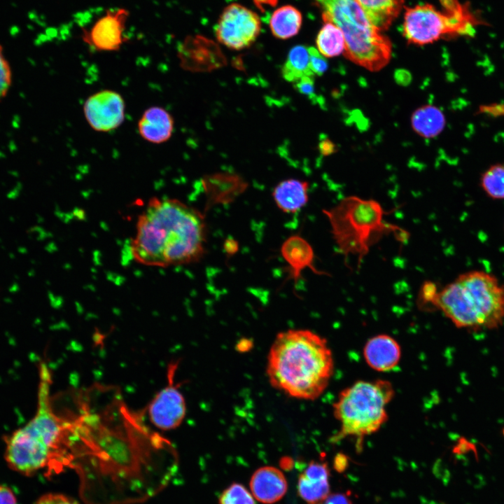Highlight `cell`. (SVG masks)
<instances>
[{
  "instance_id": "4dcf8cb0",
  "label": "cell",
  "mask_w": 504,
  "mask_h": 504,
  "mask_svg": "<svg viewBox=\"0 0 504 504\" xmlns=\"http://www.w3.org/2000/svg\"><path fill=\"white\" fill-rule=\"evenodd\" d=\"M34 504H79L74 498L58 493H48L38 498Z\"/></svg>"
},
{
  "instance_id": "3957f363",
  "label": "cell",
  "mask_w": 504,
  "mask_h": 504,
  "mask_svg": "<svg viewBox=\"0 0 504 504\" xmlns=\"http://www.w3.org/2000/svg\"><path fill=\"white\" fill-rule=\"evenodd\" d=\"M38 370L35 414L22 427L4 438L8 466L25 476L43 470L49 476L70 468L67 423L54 405L50 370L46 363H41Z\"/></svg>"
},
{
  "instance_id": "484cf974",
  "label": "cell",
  "mask_w": 504,
  "mask_h": 504,
  "mask_svg": "<svg viewBox=\"0 0 504 504\" xmlns=\"http://www.w3.org/2000/svg\"><path fill=\"white\" fill-rule=\"evenodd\" d=\"M316 43L320 53L326 57L338 56L344 51L343 34L331 22L324 24L317 35Z\"/></svg>"
},
{
  "instance_id": "5b68a950",
  "label": "cell",
  "mask_w": 504,
  "mask_h": 504,
  "mask_svg": "<svg viewBox=\"0 0 504 504\" xmlns=\"http://www.w3.org/2000/svg\"><path fill=\"white\" fill-rule=\"evenodd\" d=\"M431 307L458 328L494 329L504 321V285L485 271H468L438 290Z\"/></svg>"
},
{
  "instance_id": "5bb4252c",
  "label": "cell",
  "mask_w": 504,
  "mask_h": 504,
  "mask_svg": "<svg viewBox=\"0 0 504 504\" xmlns=\"http://www.w3.org/2000/svg\"><path fill=\"white\" fill-rule=\"evenodd\" d=\"M180 65L192 72H206L226 64L219 46L200 35L187 36L178 46Z\"/></svg>"
},
{
  "instance_id": "7402d4cb",
  "label": "cell",
  "mask_w": 504,
  "mask_h": 504,
  "mask_svg": "<svg viewBox=\"0 0 504 504\" xmlns=\"http://www.w3.org/2000/svg\"><path fill=\"white\" fill-rule=\"evenodd\" d=\"M370 21L379 30L388 29L400 13L404 0H356Z\"/></svg>"
},
{
  "instance_id": "44dd1931",
  "label": "cell",
  "mask_w": 504,
  "mask_h": 504,
  "mask_svg": "<svg viewBox=\"0 0 504 504\" xmlns=\"http://www.w3.org/2000/svg\"><path fill=\"white\" fill-rule=\"evenodd\" d=\"M308 190V182L290 178L279 183L272 192V197L281 211L295 214L307 204Z\"/></svg>"
},
{
  "instance_id": "f35d334b",
  "label": "cell",
  "mask_w": 504,
  "mask_h": 504,
  "mask_svg": "<svg viewBox=\"0 0 504 504\" xmlns=\"http://www.w3.org/2000/svg\"><path fill=\"white\" fill-rule=\"evenodd\" d=\"M503 435H504V429H503Z\"/></svg>"
},
{
  "instance_id": "ac0fdd59",
  "label": "cell",
  "mask_w": 504,
  "mask_h": 504,
  "mask_svg": "<svg viewBox=\"0 0 504 504\" xmlns=\"http://www.w3.org/2000/svg\"><path fill=\"white\" fill-rule=\"evenodd\" d=\"M202 182L207 197V207L234 201L247 187L246 182L241 176L231 173L207 175Z\"/></svg>"
},
{
  "instance_id": "e575fe53",
  "label": "cell",
  "mask_w": 504,
  "mask_h": 504,
  "mask_svg": "<svg viewBox=\"0 0 504 504\" xmlns=\"http://www.w3.org/2000/svg\"><path fill=\"white\" fill-rule=\"evenodd\" d=\"M319 504H353L349 496L342 493L329 494Z\"/></svg>"
},
{
  "instance_id": "52a82bcc",
  "label": "cell",
  "mask_w": 504,
  "mask_h": 504,
  "mask_svg": "<svg viewBox=\"0 0 504 504\" xmlns=\"http://www.w3.org/2000/svg\"><path fill=\"white\" fill-rule=\"evenodd\" d=\"M323 213L338 251L345 257L356 256L359 263L384 235L402 231L384 220L385 211L374 200L349 196Z\"/></svg>"
},
{
  "instance_id": "9a60e30c",
  "label": "cell",
  "mask_w": 504,
  "mask_h": 504,
  "mask_svg": "<svg viewBox=\"0 0 504 504\" xmlns=\"http://www.w3.org/2000/svg\"><path fill=\"white\" fill-rule=\"evenodd\" d=\"M363 356L366 363L374 370L388 372L399 363L401 349L393 337L386 334H380L370 337L366 342Z\"/></svg>"
},
{
  "instance_id": "8fae6325",
  "label": "cell",
  "mask_w": 504,
  "mask_h": 504,
  "mask_svg": "<svg viewBox=\"0 0 504 504\" xmlns=\"http://www.w3.org/2000/svg\"><path fill=\"white\" fill-rule=\"evenodd\" d=\"M261 23L258 15L239 4L226 6L214 27L218 41L232 50L251 46L258 36Z\"/></svg>"
},
{
  "instance_id": "4316f807",
  "label": "cell",
  "mask_w": 504,
  "mask_h": 504,
  "mask_svg": "<svg viewBox=\"0 0 504 504\" xmlns=\"http://www.w3.org/2000/svg\"><path fill=\"white\" fill-rule=\"evenodd\" d=\"M481 186L486 194L496 200L504 199V164H496L482 174Z\"/></svg>"
},
{
  "instance_id": "8992f818",
  "label": "cell",
  "mask_w": 504,
  "mask_h": 504,
  "mask_svg": "<svg viewBox=\"0 0 504 504\" xmlns=\"http://www.w3.org/2000/svg\"><path fill=\"white\" fill-rule=\"evenodd\" d=\"M325 22L342 31L344 55L370 71H378L390 62L392 44L368 19L356 0H314Z\"/></svg>"
},
{
  "instance_id": "f1b7e54d",
  "label": "cell",
  "mask_w": 504,
  "mask_h": 504,
  "mask_svg": "<svg viewBox=\"0 0 504 504\" xmlns=\"http://www.w3.org/2000/svg\"><path fill=\"white\" fill-rule=\"evenodd\" d=\"M12 73L10 65L6 59L0 46V99L6 96L10 89Z\"/></svg>"
},
{
  "instance_id": "83f0119b",
  "label": "cell",
  "mask_w": 504,
  "mask_h": 504,
  "mask_svg": "<svg viewBox=\"0 0 504 504\" xmlns=\"http://www.w3.org/2000/svg\"><path fill=\"white\" fill-rule=\"evenodd\" d=\"M254 497L241 484L232 483L218 498L219 504H255Z\"/></svg>"
},
{
  "instance_id": "d4e9b609",
  "label": "cell",
  "mask_w": 504,
  "mask_h": 504,
  "mask_svg": "<svg viewBox=\"0 0 504 504\" xmlns=\"http://www.w3.org/2000/svg\"><path fill=\"white\" fill-rule=\"evenodd\" d=\"M283 78L289 82H296L304 76H314L309 67L308 48L303 45L290 49L281 68Z\"/></svg>"
},
{
  "instance_id": "836d02e7",
  "label": "cell",
  "mask_w": 504,
  "mask_h": 504,
  "mask_svg": "<svg viewBox=\"0 0 504 504\" xmlns=\"http://www.w3.org/2000/svg\"><path fill=\"white\" fill-rule=\"evenodd\" d=\"M0 504H18L13 491L8 486L0 484Z\"/></svg>"
},
{
  "instance_id": "d590c367",
  "label": "cell",
  "mask_w": 504,
  "mask_h": 504,
  "mask_svg": "<svg viewBox=\"0 0 504 504\" xmlns=\"http://www.w3.org/2000/svg\"><path fill=\"white\" fill-rule=\"evenodd\" d=\"M319 150L323 155H330L336 151V146L330 139H323L319 143Z\"/></svg>"
},
{
  "instance_id": "f546056e",
  "label": "cell",
  "mask_w": 504,
  "mask_h": 504,
  "mask_svg": "<svg viewBox=\"0 0 504 504\" xmlns=\"http://www.w3.org/2000/svg\"><path fill=\"white\" fill-rule=\"evenodd\" d=\"M309 67L312 73L323 75L328 69V64L325 57L314 47H309Z\"/></svg>"
},
{
  "instance_id": "7a4b0ae2",
  "label": "cell",
  "mask_w": 504,
  "mask_h": 504,
  "mask_svg": "<svg viewBox=\"0 0 504 504\" xmlns=\"http://www.w3.org/2000/svg\"><path fill=\"white\" fill-rule=\"evenodd\" d=\"M206 241L200 211L176 199L153 197L137 219L130 249L137 262L164 267L197 262Z\"/></svg>"
},
{
  "instance_id": "4fadbf2b",
  "label": "cell",
  "mask_w": 504,
  "mask_h": 504,
  "mask_svg": "<svg viewBox=\"0 0 504 504\" xmlns=\"http://www.w3.org/2000/svg\"><path fill=\"white\" fill-rule=\"evenodd\" d=\"M85 118L97 132H106L118 128L124 121L125 104L122 97L110 90L90 96L83 104Z\"/></svg>"
},
{
  "instance_id": "cb8c5ba5",
  "label": "cell",
  "mask_w": 504,
  "mask_h": 504,
  "mask_svg": "<svg viewBox=\"0 0 504 504\" xmlns=\"http://www.w3.org/2000/svg\"><path fill=\"white\" fill-rule=\"evenodd\" d=\"M302 22L300 11L293 6L285 5L272 13L270 19V27L276 38L287 39L298 33Z\"/></svg>"
},
{
  "instance_id": "74e56055",
  "label": "cell",
  "mask_w": 504,
  "mask_h": 504,
  "mask_svg": "<svg viewBox=\"0 0 504 504\" xmlns=\"http://www.w3.org/2000/svg\"><path fill=\"white\" fill-rule=\"evenodd\" d=\"M238 248V245L234 240H227L225 243V250L230 254L234 253Z\"/></svg>"
},
{
  "instance_id": "30bf717a",
  "label": "cell",
  "mask_w": 504,
  "mask_h": 504,
  "mask_svg": "<svg viewBox=\"0 0 504 504\" xmlns=\"http://www.w3.org/2000/svg\"><path fill=\"white\" fill-rule=\"evenodd\" d=\"M87 15V13H85ZM129 11L123 8H111L101 11L95 18L78 20L85 43L99 52L118 50L128 38L125 36Z\"/></svg>"
},
{
  "instance_id": "603a6c76",
  "label": "cell",
  "mask_w": 504,
  "mask_h": 504,
  "mask_svg": "<svg viewBox=\"0 0 504 504\" xmlns=\"http://www.w3.org/2000/svg\"><path fill=\"white\" fill-rule=\"evenodd\" d=\"M414 131L424 138H433L444 128L446 120L442 111L433 105H425L416 109L411 117Z\"/></svg>"
},
{
  "instance_id": "d6986e66",
  "label": "cell",
  "mask_w": 504,
  "mask_h": 504,
  "mask_svg": "<svg viewBox=\"0 0 504 504\" xmlns=\"http://www.w3.org/2000/svg\"><path fill=\"white\" fill-rule=\"evenodd\" d=\"M281 253L288 265L289 276L297 283L302 270L310 268L316 274L320 272L314 267V253L312 246L299 235H293L283 243Z\"/></svg>"
},
{
  "instance_id": "8d00e7d4",
  "label": "cell",
  "mask_w": 504,
  "mask_h": 504,
  "mask_svg": "<svg viewBox=\"0 0 504 504\" xmlns=\"http://www.w3.org/2000/svg\"><path fill=\"white\" fill-rule=\"evenodd\" d=\"M278 0H253L255 6L260 10H264L267 6H274L276 5Z\"/></svg>"
},
{
  "instance_id": "277c9868",
  "label": "cell",
  "mask_w": 504,
  "mask_h": 504,
  "mask_svg": "<svg viewBox=\"0 0 504 504\" xmlns=\"http://www.w3.org/2000/svg\"><path fill=\"white\" fill-rule=\"evenodd\" d=\"M334 360L326 339L305 329L280 332L270 349L267 375L270 384L288 396L314 400L327 388Z\"/></svg>"
},
{
  "instance_id": "1f68e13d",
  "label": "cell",
  "mask_w": 504,
  "mask_h": 504,
  "mask_svg": "<svg viewBox=\"0 0 504 504\" xmlns=\"http://www.w3.org/2000/svg\"><path fill=\"white\" fill-rule=\"evenodd\" d=\"M314 78V76H304L294 83L295 88L312 101H315L316 97Z\"/></svg>"
},
{
  "instance_id": "ba28073f",
  "label": "cell",
  "mask_w": 504,
  "mask_h": 504,
  "mask_svg": "<svg viewBox=\"0 0 504 504\" xmlns=\"http://www.w3.org/2000/svg\"><path fill=\"white\" fill-rule=\"evenodd\" d=\"M394 393L391 383L383 379L360 380L343 389L332 407L340 429L331 442L351 437L360 448L363 439L375 433L386 421V408Z\"/></svg>"
},
{
  "instance_id": "6da1fadb",
  "label": "cell",
  "mask_w": 504,
  "mask_h": 504,
  "mask_svg": "<svg viewBox=\"0 0 504 504\" xmlns=\"http://www.w3.org/2000/svg\"><path fill=\"white\" fill-rule=\"evenodd\" d=\"M69 402L60 411L67 423L71 469L85 489L106 483L132 490L158 468L175 471L172 443L146 423L144 412L129 406L117 386L95 383L70 392Z\"/></svg>"
},
{
  "instance_id": "d6a6232c",
  "label": "cell",
  "mask_w": 504,
  "mask_h": 504,
  "mask_svg": "<svg viewBox=\"0 0 504 504\" xmlns=\"http://www.w3.org/2000/svg\"><path fill=\"white\" fill-rule=\"evenodd\" d=\"M438 289L437 286L431 281H426L420 289L419 296L421 305L430 307Z\"/></svg>"
},
{
  "instance_id": "ffe728a7",
  "label": "cell",
  "mask_w": 504,
  "mask_h": 504,
  "mask_svg": "<svg viewBox=\"0 0 504 504\" xmlns=\"http://www.w3.org/2000/svg\"><path fill=\"white\" fill-rule=\"evenodd\" d=\"M140 136L153 144H162L172 136L174 120L170 113L160 106L147 108L138 122Z\"/></svg>"
},
{
  "instance_id": "2e32d148",
  "label": "cell",
  "mask_w": 504,
  "mask_h": 504,
  "mask_svg": "<svg viewBox=\"0 0 504 504\" xmlns=\"http://www.w3.org/2000/svg\"><path fill=\"white\" fill-rule=\"evenodd\" d=\"M329 477L327 463L312 461L298 477V495L307 504H319L330 494Z\"/></svg>"
},
{
  "instance_id": "9c48e42d",
  "label": "cell",
  "mask_w": 504,
  "mask_h": 504,
  "mask_svg": "<svg viewBox=\"0 0 504 504\" xmlns=\"http://www.w3.org/2000/svg\"><path fill=\"white\" fill-rule=\"evenodd\" d=\"M440 1V10L431 4L406 8L402 34L409 43L421 46L445 36L475 34L479 22L466 6L458 0Z\"/></svg>"
},
{
  "instance_id": "e0dca14e",
  "label": "cell",
  "mask_w": 504,
  "mask_h": 504,
  "mask_svg": "<svg viewBox=\"0 0 504 504\" xmlns=\"http://www.w3.org/2000/svg\"><path fill=\"white\" fill-rule=\"evenodd\" d=\"M249 486L253 496L264 504H272L286 494L288 484L284 473L273 466H262L252 475Z\"/></svg>"
},
{
  "instance_id": "7c38bea8",
  "label": "cell",
  "mask_w": 504,
  "mask_h": 504,
  "mask_svg": "<svg viewBox=\"0 0 504 504\" xmlns=\"http://www.w3.org/2000/svg\"><path fill=\"white\" fill-rule=\"evenodd\" d=\"M176 369V363L169 365L167 385L154 396L146 408V414L151 424L163 431L178 427L186 416L185 399L174 382Z\"/></svg>"
}]
</instances>
